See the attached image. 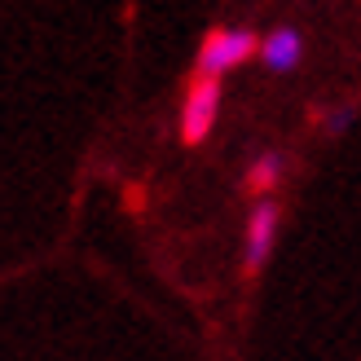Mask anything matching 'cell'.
I'll return each instance as SVG.
<instances>
[{
	"mask_svg": "<svg viewBox=\"0 0 361 361\" xmlns=\"http://www.w3.org/2000/svg\"><path fill=\"white\" fill-rule=\"evenodd\" d=\"M251 53H256V35L243 31V27H221V31H212L203 40V49H198V71L221 80V71L243 66Z\"/></svg>",
	"mask_w": 361,
	"mask_h": 361,
	"instance_id": "cell-1",
	"label": "cell"
},
{
	"mask_svg": "<svg viewBox=\"0 0 361 361\" xmlns=\"http://www.w3.org/2000/svg\"><path fill=\"white\" fill-rule=\"evenodd\" d=\"M216 111H221V80L216 75H198L190 84V93H185V106H180V137L190 141H203L212 133V123H216Z\"/></svg>",
	"mask_w": 361,
	"mask_h": 361,
	"instance_id": "cell-2",
	"label": "cell"
},
{
	"mask_svg": "<svg viewBox=\"0 0 361 361\" xmlns=\"http://www.w3.org/2000/svg\"><path fill=\"white\" fill-rule=\"evenodd\" d=\"M274 243H278V207L274 203H256V212H251V221H247V247H243V260H247L251 274L264 269Z\"/></svg>",
	"mask_w": 361,
	"mask_h": 361,
	"instance_id": "cell-3",
	"label": "cell"
},
{
	"mask_svg": "<svg viewBox=\"0 0 361 361\" xmlns=\"http://www.w3.org/2000/svg\"><path fill=\"white\" fill-rule=\"evenodd\" d=\"M300 53H304V40H300V31H291V27L274 31V35L260 44V58L274 66V71H291V66L300 62Z\"/></svg>",
	"mask_w": 361,
	"mask_h": 361,
	"instance_id": "cell-4",
	"label": "cell"
},
{
	"mask_svg": "<svg viewBox=\"0 0 361 361\" xmlns=\"http://www.w3.org/2000/svg\"><path fill=\"white\" fill-rule=\"evenodd\" d=\"M278 172H282V159L278 154H264V159H256L251 164V190H274L278 185Z\"/></svg>",
	"mask_w": 361,
	"mask_h": 361,
	"instance_id": "cell-5",
	"label": "cell"
}]
</instances>
